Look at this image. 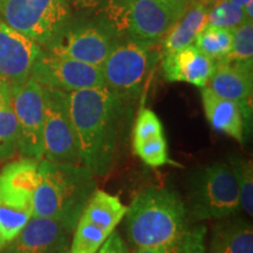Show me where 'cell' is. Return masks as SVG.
I'll return each mask as SVG.
<instances>
[{
	"instance_id": "cell-1",
	"label": "cell",
	"mask_w": 253,
	"mask_h": 253,
	"mask_svg": "<svg viewBox=\"0 0 253 253\" xmlns=\"http://www.w3.org/2000/svg\"><path fill=\"white\" fill-rule=\"evenodd\" d=\"M67 102L81 164L94 175L106 176L122 134L126 100L104 84L69 91Z\"/></svg>"
},
{
	"instance_id": "cell-2",
	"label": "cell",
	"mask_w": 253,
	"mask_h": 253,
	"mask_svg": "<svg viewBox=\"0 0 253 253\" xmlns=\"http://www.w3.org/2000/svg\"><path fill=\"white\" fill-rule=\"evenodd\" d=\"M95 190L94 173L82 164L41 160L32 212L58 220L73 232Z\"/></svg>"
},
{
	"instance_id": "cell-3",
	"label": "cell",
	"mask_w": 253,
	"mask_h": 253,
	"mask_svg": "<svg viewBox=\"0 0 253 253\" xmlns=\"http://www.w3.org/2000/svg\"><path fill=\"white\" fill-rule=\"evenodd\" d=\"M126 233L136 249L169 246L190 220L185 203L175 190L147 188L126 208Z\"/></svg>"
},
{
	"instance_id": "cell-4",
	"label": "cell",
	"mask_w": 253,
	"mask_h": 253,
	"mask_svg": "<svg viewBox=\"0 0 253 253\" xmlns=\"http://www.w3.org/2000/svg\"><path fill=\"white\" fill-rule=\"evenodd\" d=\"M188 219H224L240 211L239 188L229 164L218 162L208 166L192 177L190 182Z\"/></svg>"
},
{
	"instance_id": "cell-5",
	"label": "cell",
	"mask_w": 253,
	"mask_h": 253,
	"mask_svg": "<svg viewBox=\"0 0 253 253\" xmlns=\"http://www.w3.org/2000/svg\"><path fill=\"white\" fill-rule=\"evenodd\" d=\"M120 40L119 34L102 19L69 20L41 48L46 54L74 59L101 67Z\"/></svg>"
},
{
	"instance_id": "cell-6",
	"label": "cell",
	"mask_w": 253,
	"mask_h": 253,
	"mask_svg": "<svg viewBox=\"0 0 253 253\" xmlns=\"http://www.w3.org/2000/svg\"><path fill=\"white\" fill-rule=\"evenodd\" d=\"M2 23L43 47L71 20L69 0H0Z\"/></svg>"
},
{
	"instance_id": "cell-7",
	"label": "cell",
	"mask_w": 253,
	"mask_h": 253,
	"mask_svg": "<svg viewBox=\"0 0 253 253\" xmlns=\"http://www.w3.org/2000/svg\"><path fill=\"white\" fill-rule=\"evenodd\" d=\"M155 46L130 38L120 40L100 67L104 84L126 101L137 96L150 69L161 58Z\"/></svg>"
},
{
	"instance_id": "cell-8",
	"label": "cell",
	"mask_w": 253,
	"mask_h": 253,
	"mask_svg": "<svg viewBox=\"0 0 253 253\" xmlns=\"http://www.w3.org/2000/svg\"><path fill=\"white\" fill-rule=\"evenodd\" d=\"M12 103L17 119V150L23 157L43 158L45 93L33 78L11 86Z\"/></svg>"
},
{
	"instance_id": "cell-9",
	"label": "cell",
	"mask_w": 253,
	"mask_h": 253,
	"mask_svg": "<svg viewBox=\"0 0 253 253\" xmlns=\"http://www.w3.org/2000/svg\"><path fill=\"white\" fill-rule=\"evenodd\" d=\"M43 158L49 162L81 164L75 132L69 116L67 91L43 87Z\"/></svg>"
},
{
	"instance_id": "cell-10",
	"label": "cell",
	"mask_w": 253,
	"mask_h": 253,
	"mask_svg": "<svg viewBox=\"0 0 253 253\" xmlns=\"http://www.w3.org/2000/svg\"><path fill=\"white\" fill-rule=\"evenodd\" d=\"M31 77L42 87L67 93L104 86L102 72L97 66L43 52L34 62Z\"/></svg>"
},
{
	"instance_id": "cell-11",
	"label": "cell",
	"mask_w": 253,
	"mask_h": 253,
	"mask_svg": "<svg viewBox=\"0 0 253 253\" xmlns=\"http://www.w3.org/2000/svg\"><path fill=\"white\" fill-rule=\"evenodd\" d=\"M126 33L130 39L158 45L178 17L160 0H123Z\"/></svg>"
},
{
	"instance_id": "cell-12",
	"label": "cell",
	"mask_w": 253,
	"mask_h": 253,
	"mask_svg": "<svg viewBox=\"0 0 253 253\" xmlns=\"http://www.w3.org/2000/svg\"><path fill=\"white\" fill-rule=\"evenodd\" d=\"M72 233L58 220L32 216L0 253H67Z\"/></svg>"
},
{
	"instance_id": "cell-13",
	"label": "cell",
	"mask_w": 253,
	"mask_h": 253,
	"mask_svg": "<svg viewBox=\"0 0 253 253\" xmlns=\"http://www.w3.org/2000/svg\"><path fill=\"white\" fill-rule=\"evenodd\" d=\"M41 53L42 48L38 43L0 21V78L11 86L31 77Z\"/></svg>"
},
{
	"instance_id": "cell-14",
	"label": "cell",
	"mask_w": 253,
	"mask_h": 253,
	"mask_svg": "<svg viewBox=\"0 0 253 253\" xmlns=\"http://www.w3.org/2000/svg\"><path fill=\"white\" fill-rule=\"evenodd\" d=\"M207 87L223 99L233 101L243 110L248 126L252 120V66L226 60L216 61Z\"/></svg>"
},
{
	"instance_id": "cell-15",
	"label": "cell",
	"mask_w": 253,
	"mask_h": 253,
	"mask_svg": "<svg viewBox=\"0 0 253 253\" xmlns=\"http://www.w3.org/2000/svg\"><path fill=\"white\" fill-rule=\"evenodd\" d=\"M40 161L23 157L9 162L0 171V203L18 209H32L39 183Z\"/></svg>"
},
{
	"instance_id": "cell-16",
	"label": "cell",
	"mask_w": 253,
	"mask_h": 253,
	"mask_svg": "<svg viewBox=\"0 0 253 253\" xmlns=\"http://www.w3.org/2000/svg\"><path fill=\"white\" fill-rule=\"evenodd\" d=\"M164 78L171 82H186L203 88L212 75L216 61L195 45H190L173 53L161 54Z\"/></svg>"
},
{
	"instance_id": "cell-17",
	"label": "cell",
	"mask_w": 253,
	"mask_h": 253,
	"mask_svg": "<svg viewBox=\"0 0 253 253\" xmlns=\"http://www.w3.org/2000/svg\"><path fill=\"white\" fill-rule=\"evenodd\" d=\"M202 102L207 120L214 130L224 132L239 143L244 142L249 126L239 104L218 96L207 86L202 88Z\"/></svg>"
},
{
	"instance_id": "cell-18",
	"label": "cell",
	"mask_w": 253,
	"mask_h": 253,
	"mask_svg": "<svg viewBox=\"0 0 253 253\" xmlns=\"http://www.w3.org/2000/svg\"><path fill=\"white\" fill-rule=\"evenodd\" d=\"M208 6L202 1L186 6L182 17L172 25L162 41V52L173 53L190 45H194L197 34L208 24Z\"/></svg>"
},
{
	"instance_id": "cell-19",
	"label": "cell",
	"mask_w": 253,
	"mask_h": 253,
	"mask_svg": "<svg viewBox=\"0 0 253 253\" xmlns=\"http://www.w3.org/2000/svg\"><path fill=\"white\" fill-rule=\"evenodd\" d=\"M208 253H253V229L242 218H224L213 227Z\"/></svg>"
},
{
	"instance_id": "cell-20",
	"label": "cell",
	"mask_w": 253,
	"mask_h": 253,
	"mask_svg": "<svg viewBox=\"0 0 253 253\" xmlns=\"http://www.w3.org/2000/svg\"><path fill=\"white\" fill-rule=\"evenodd\" d=\"M126 212V207L122 204L119 197L102 190H95L81 217L86 218L110 235L125 218Z\"/></svg>"
},
{
	"instance_id": "cell-21",
	"label": "cell",
	"mask_w": 253,
	"mask_h": 253,
	"mask_svg": "<svg viewBox=\"0 0 253 253\" xmlns=\"http://www.w3.org/2000/svg\"><path fill=\"white\" fill-rule=\"evenodd\" d=\"M17 151V119L12 103L11 84L0 78V161L11 158Z\"/></svg>"
},
{
	"instance_id": "cell-22",
	"label": "cell",
	"mask_w": 253,
	"mask_h": 253,
	"mask_svg": "<svg viewBox=\"0 0 253 253\" xmlns=\"http://www.w3.org/2000/svg\"><path fill=\"white\" fill-rule=\"evenodd\" d=\"M233 30L205 25L196 37L194 45L214 61H219L229 54L232 47Z\"/></svg>"
},
{
	"instance_id": "cell-23",
	"label": "cell",
	"mask_w": 253,
	"mask_h": 253,
	"mask_svg": "<svg viewBox=\"0 0 253 253\" xmlns=\"http://www.w3.org/2000/svg\"><path fill=\"white\" fill-rule=\"evenodd\" d=\"M67 253H97L109 235L101 227L80 217Z\"/></svg>"
},
{
	"instance_id": "cell-24",
	"label": "cell",
	"mask_w": 253,
	"mask_h": 253,
	"mask_svg": "<svg viewBox=\"0 0 253 253\" xmlns=\"http://www.w3.org/2000/svg\"><path fill=\"white\" fill-rule=\"evenodd\" d=\"M230 168L236 177L239 188L240 208L249 217L253 216V168L252 162L246 158L232 155L230 157Z\"/></svg>"
},
{
	"instance_id": "cell-25",
	"label": "cell",
	"mask_w": 253,
	"mask_h": 253,
	"mask_svg": "<svg viewBox=\"0 0 253 253\" xmlns=\"http://www.w3.org/2000/svg\"><path fill=\"white\" fill-rule=\"evenodd\" d=\"M32 209H18L0 203V249H4L26 226Z\"/></svg>"
},
{
	"instance_id": "cell-26",
	"label": "cell",
	"mask_w": 253,
	"mask_h": 253,
	"mask_svg": "<svg viewBox=\"0 0 253 253\" xmlns=\"http://www.w3.org/2000/svg\"><path fill=\"white\" fill-rule=\"evenodd\" d=\"M221 60L242 65L252 66L253 63V23L245 21L233 30L232 47L230 53Z\"/></svg>"
},
{
	"instance_id": "cell-27",
	"label": "cell",
	"mask_w": 253,
	"mask_h": 253,
	"mask_svg": "<svg viewBox=\"0 0 253 253\" xmlns=\"http://www.w3.org/2000/svg\"><path fill=\"white\" fill-rule=\"evenodd\" d=\"M207 21L211 26L235 30L248 20L240 6L230 0H216L212 7L208 9Z\"/></svg>"
},
{
	"instance_id": "cell-28",
	"label": "cell",
	"mask_w": 253,
	"mask_h": 253,
	"mask_svg": "<svg viewBox=\"0 0 253 253\" xmlns=\"http://www.w3.org/2000/svg\"><path fill=\"white\" fill-rule=\"evenodd\" d=\"M207 227L203 224H188L172 244L167 246L168 253H205Z\"/></svg>"
},
{
	"instance_id": "cell-29",
	"label": "cell",
	"mask_w": 253,
	"mask_h": 253,
	"mask_svg": "<svg viewBox=\"0 0 253 253\" xmlns=\"http://www.w3.org/2000/svg\"><path fill=\"white\" fill-rule=\"evenodd\" d=\"M134 151L148 166L157 168L170 162L167 141L163 135L155 136L142 143L134 145Z\"/></svg>"
},
{
	"instance_id": "cell-30",
	"label": "cell",
	"mask_w": 253,
	"mask_h": 253,
	"mask_svg": "<svg viewBox=\"0 0 253 253\" xmlns=\"http://www.w3.org/2000/svg\"><path fill=\"white\" fill-rule=\"evenodd\" d=\"M158 135H163V126L161 120L153 110L142 109L138 113L132 130V145L142 143Z\"/></svg>"
},
{
	"instance_id": "cell-31",
	"label": "cell",
	"mask_w": 253,
	"mask_h": 253,
	"mask_svg": "<svg viewBox=\"0 0 253 253\" xmlns=\"http://www.w3.org/2000/svg\"><path fill=\"white\" fill-rule=\"evenodd\" d=\"M97 253H130L126 242L118 232L113 231L101 245Z\"/></svg>"
},
{
	"instance_id": "cell-32",
	"label": "cell",
	"mask_w": 253,
	"mask_h": 253,
	"mask_svg": "<svg viewBox=\"0 0 253 253\" xmlns=\"http://www.w3.org/2000/svg\"><path fill=\"white\" fill-rule=\"evenodd\" d=\"M112 0H69V4L77 9L102 8Z\"/></svg>"
},
{
	"instance_id": "cell-33",
	"label": "cell",
	"mask_w": 253,
	"mask_h": 253,
	"mask_svg": "<svg viewBox=\"0 0 253 253\" xmlns=\"http://www.w3.org/2000/svg\"><path fill=\"white\" fill-rule=\"evenodd\" d=\"M160 1L164 2V4H166L168 7L171 8L178 18L182 17V14L184 13V11L186 8L184 5H182L181 2L178 1V0H160Z\"/></svg>"
},
{
	"instance_id": "cell-34",
	"label": "cell",
	"mask_w": 253,
	"mask_h": 253,
	"mask_svg": "<svg viewBox=\"0 0 253 253\" xmlns=\"http://www.w3.org/2000/svg\"><path fill=\"white\" fill-rule=\"evenodd\" d=\"M132 253H168L164 246H155V248H138Z\"/></svg>"
},
{
	"instance_id": "cell-35",
	"label": "cell",
	"mask_w": 253,
	"mask_h": 253,
	"mask_svg": "<svg viewBox=\"0 0 253 253\" xmlns=\"http://www.w3.org/2000/svg\"><path fill=\"white\" fill-rule=\"evenodd\" d=\"M243 11H244L246 20L253 23V1H250L248 5L244 6V7H243Z\"/></svg>"
},
{
	"instance_id": "cell-36",
	"label": "cell",
	"mask_w": 253,
	"mask_h": 253,
	"mask_svg": "<svg viewBox=\"0 0 253 253\" xmlns=\"http://www.w3.org/2000/svg\"><path fill=\"white\" fill-rule=\"evenodd\" d=\"M230 1H232L233 4H236V5H238V6H240V7H244V6H246L249 4L250 1H253V0H230Z\"/></svg>"
},
{
	"instance_id": "cell-37",
	"label": "cell",
	"mask_w": 253,
	"mask_h": 253,
	"mask_svg": "<svg viewBox=\"0 0 253 253\" xmlns=\"http://www.w3.org/2000/svg\"><path fill=\"white\" fill-rule=\"evenodd\" d=\"M178 1H179V2H181V4H182V5H184V6H185V7H186V6H188V5H189V2H190V1H191V0H178Z\"/></svg>"
},
{
	"instance_id": "cell-38",
	"label": "cell",
	"mask_w": 253,
	"mask_h": 253,
	"mask_svg": "<svg viewBox=\"0 0 253 253\" xmlns=\"http://www.w3.org/2000/svg\"><path fill=\"white\" fill-rule=\"evenodd\" d=\"M0 251H1V249H0Z\"/></svg>"
},
{
	"instance_id": "cell-39",
	"label": "cell",
	"mask_w": 253,
	"mask_h": 253,
	"mask_svg": "<svg viewBox=\"0 0 253 253\" xmlns=\"http://www.w3.org/2000/svg\"><path fill=\"white\" fill-rule=\"evenodd\" d=\"M191 1H192V0H191ZM194 1H195V0H194Z\"/></svg>"
}]
</instances>
